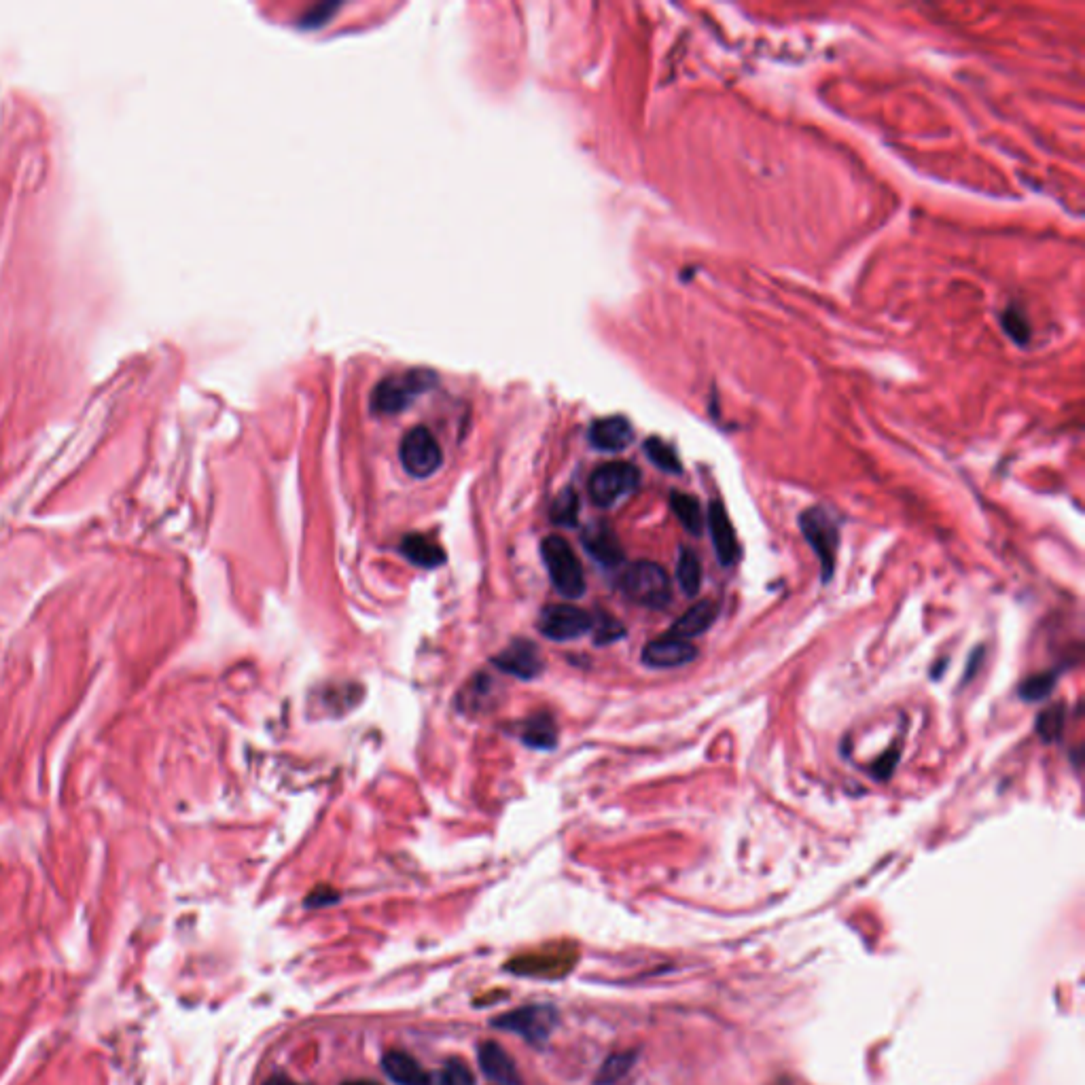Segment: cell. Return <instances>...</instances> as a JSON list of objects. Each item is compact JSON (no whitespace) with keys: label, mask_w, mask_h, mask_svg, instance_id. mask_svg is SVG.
Here are the masks:
<instances>
[{"label":"cell","mask_w":1085,"mask_h":1085,"mask_svg":"<svg viewBox=\"0 0 1085 1085\" xmlns=\"http://www.w3.org/2000/svg\"><path fill=\"white\" fill-rule=\"evenodd\" d=\"M435 382V373L426 369H409L405 373H395L376 384L371 393V412L380 416H395L426 393Z\"/></svg>","instance_id":"1"},{"label":"cell","mask_w":1085,"mask_h":1085,"mask_svg":"<svg viewBox=\"0 0 1085 1085\" xmlns=\"http://www.w3.org/2000/svg\"><path fill=\"white\" fill-rule=\"evenodd\" d=\"M619 588L626 598L647 609H664L672 598L668 573L655 562H634L619 577Z\"/></svg>","instance_id":"2"},{"label":"cell","mask_w":1085,"mask_h":1085,"mask_svg":"<svg viewBox=\"0 0 1085 1085\" xmlns=\"http://www.w3.org/2000/svg\"><path fill=\"white\" fill-rule=\"evenodd\" d=\"M541 556L547 566L551 583L560 596L566 600H577L585 594L583 568L573 551L562 537L551 535L541 543Z\"/></svg>","instance_id":"3"},{"label":"cell","mask_w":1085,"mask_h":1085,"mask_svg":"<svg viewBox=\"0 0 1085 1085\" xmlns=\"http://www.w3.org/2000/svg\"><path fill=\"white\" fill-rule=\"evenodd\" d=\"M799 528H802L804 539L814 549L818 562H821L823 581H829L833 577L835 558H838V547H840L838 524H835V520L825 509L812 507L802 513V518H799Z\"/></svg>","instance_id":"4"},{"label":"cell","mask_w":1085,"mask_h":1085,"mask_svg":"<svg viewBox=\"0 0 1085 1085\" xmlns=\"http://www.w3.org/2000/svg\"><path fill=\"white\" fill-rule=\"evenodd\" d=\"M640 484V471L630 462H607L598 467L588 484L590 498L598 507H613Z\"/></svg>","instance_id":"5"},{"label":"cell","mask_w":1085,"mask_h":1085,"mask_svg":"<svg viewBox=\"0 0 1085 1085\" xmlns=\"http://www.w3.org/2000/svg\"><path fill=\"white\" fill-rule=\"evenodd\" d=\"M399 458L403 469L418 479L435 475L443 465V450L426 426H416L401 439Z\"/></svg>","instance_id":"6"},{"label":"cell","mask_w":1085,"mask_h":1085,"mask_svg":"<svg viewBox=\"0 0 1085 1085\" xmlns=\"http://www.w3.org/2000/svg\"><path fill=\"white\" fill-rule=\"evenodd\" d=\"M537 626L545 638L564 643L588 634L594 628V615L575 604H551L543 609Z\"/></svg>","instance_id":"7"},{"label":"cell","mask_w":1085,"mask_h":1085,"mask_svg":"<svg viewBox=\"0 0 1085 1085\" xmlns=\"http://www.w3.org/2000/svg\"><path fill=\"white\" fill-rule=\"evenodd\" d=\"M558 1024V1011L551 1005H530L505 1013L498 1018L494 1026L511 1030V1033L524 1037L530 1043H543L554 1033Z\"/></svg>","instance_id":"8"},{"label":"cell","mask_w":1085,"mask_h":1085,"mask_svg":"<svg viewBox=\"0 0 1085 1085\" xmlns=\"http://www.w3.org/2000/svg\"><path fill=\"white\" fill-rule=\"evenodd\" d=\"M698 657V649L693 647L689 640L664 636L651 640L643 649V662L649 668L666 670V668H681L691 664Z\"/></svg>","instance_id":"9"},{"label":"cell","mask_w":1085,"mask_h":1085,"mask_svg":"<svg viewBox=\"0 0 1085 1085\" xmlns=\"http://www.w3.org/2000/svg\"><path fill=\"white\" fill-rule=\"evenodd\" d=\"M494 664L503 672L513 674V677L524 679V681L539 677L543 670V660H541L537 645L524 638L513 640L505 651H501V655L494 657Z\"/></svg>","instance_id":"10"},{"label":"cell","mask_w":1085,"mask_h":1085,"mask_svg":"<svg viewBox=\"0 0 1085 1085\" xmlns=\"http://www.w3.org/2000/svg\"><path fill=\"white\" fill-rule=\"evenodd\" d=\"M706 520H708V530H710V541H713L715 545L719 562L727 568L734 566L740 558V543H738L732 522H729L725 507L719 501L710 503Z\"/></svg>","instance_id":"11"},{"label":"cell","mask_w":1085,"mask_h":1085,"mask_svg":"<svg viewBox=\"0 0 1085 1085\" xmlns=\"http://www.w3.org/2000/svg\"><path fill=\"white\" fill-rule=\"evenodd\" d=\"M588 437L592 446L600 452H621L632 443L634 429L624 416H609L596 420L590 426Z\"/></svg>","instance_id":"12"},{"label":"cell","mask_w":1085,"mask_h":1085,"mask_svg":"<svg viewBox=\"0 0 1085 1085\" xmlns=\"http://www.w3.org/2000/svg\"><path fill=\"white\" fill-rule=\"evenodd\" d=\"M583 547L598 564L607 568H615L624 562V547H621L615 530L607 524H594L585 530Z\"/></svg>","instance_id":"13"},{"label":"cell","mask_w":1085,"mask_h":1085,"mask_svg":"<svg viewBox=\"0 0 1085 1085\" xmlns=\"http://www.w3.org/2000/svg\"><path fill=\"white\" fill-rule=\"evenodd\" d=\"M717 615H719V604L713 600H702L698 604H693L687 613H683L677 621H674L668 636L681 638V640L702 636L704 632L713 628Z\"/></svg>","instance_id":"14"},{"label":"cell","mask_w":1085,"mask_h":1085,"mask_svg":"<svg viewBox=\"0 0 1085 1085\" xmlns=\"http://www.w3.org/2000/svg\"><path fill=\"white\" fill-rule=\"evenodd\" d=\"M479 1066L484 1075L498 1085H520L518 1066L498 1043H484L479 1047Z\"/></svg>","instance_id":"15"},{"label":"cell","mask_w":1085,"mask_h":1085,"mask_svg":"<svg viewBox=\"0 0 1085 1085\" xmlns=\"http://www.w3.org/2000/svg\"><path fill=\"white\" fill-rule=\"evenodd\" d=\"M382 1069L388 1079L397 1085H431V1079L422 1066L403 1052H388L382 1058Z\"/></svg>","instance_id":"16"},{"label":"cell","mask_w":1085,"mask_h":1085,"mask_svg":"<svg viewBox=\"0 0 1085 1085\" xmlns=\"http://www.w3.org/2000/svg\"><path fill=\"white\" fill-rule=\"evenodd\" d=\"M401 554L416 566L422 568H437L446 562V554L443 549L426 535H407L401 541Z\"/></svg>","instance_id":"17"},{"label":"cell","mask_w":1085,"mask_h":1085,"mask_svg":"<svg viewBox=\"0 0 1085 1085\" xmlns=\"http://www.w3.org/2000/svg\"><path fill=\"white\" fill-rule=\"evenodd\" d=\"M520 738H522L524 744L532 746V749H541V751L554 749L556 740H558L556 723H554V719H551L549 715L539 713V715L530 717V719H526V721L522 723Z\"/></svg>","instance_id":"18"},{"label":"cell","mask_w":1085,"mask_h":1085,"mask_svg":"<svg viewBox=\"0 0 1085 1085\" xmlns=\"http://www.w3.org/2000/svg\"><path fill=\"white\" fill-rule=\"evenodd\" d=\"M670 507H672L674 515H677L679 522L683 524V528L687 532H691L693 537L702 535L704 515H702V509H700L696 498L689 496V494H683V492H672L670 494Z\"/></svg>","instance_id":"19"},{"label":"cell","mask_w":1085,"mask_h":1085,"mask_svg":"<svg viewBox=\"0 0 1085 1085\" xmlns=\"http://www.w3.org/2000/svg\"><path fill=\"white\" fill-rule=\"evenodd\" d=\"M677 579L681 590L687 596H696L702 585V564L700 558L689 547H683L677 560Z\"/></svg>","instance_id":"20"},{"label":"cell","mask_w":1085,"mask_h":1085,"mask_svg":"<svg viewBox=\"0 0 1085 1085\" xmlns=\"http://www.w3.org/2000/svg\"><path fill=\"white\" fill-rule=\"evenodd\" d=\"M634 1062H636L634 1052H619V1054L609 1056L607 1060H604V1064L600 1066L598 1077H596L594 1083L596 1085H615L617 1081H621L632 1071Z\"/></svg>","instance_id":"21"},{"label":"cell","mask_w":1085,"mask_h":1085,"mask_svg":"<svg viewBox=\"0 0 1085 1085\" xmlns=\"http://www.w3.org/2000/svg\"><path fill=\"white\" fill-rule=\"evenodd\" d=\"M551 522L558 524V526H577V515H579V496L573 488H566L562 490L558 496L554 505H551Z\"/></svg>","instance_id":"22"},{"label":"cell","mask_w":1085,"mask_h":1085,"mask_svg":"<svg viewBox=\"0 0 1085 1085\" xmlns=\"http://www.w3.org/2000/svg\"><path fill=\"white\" fill-rule=\"evenodd\" d=\"M645 452H647L649 460L653 462L657 469H662L666 473H674V475L681 473V460H679L677 452H674L666 441L651 437L645 443Z\"/></svg>","instance_id":"23"},{"label":"cell","mask_w":1085,"mask_h":1085,"mask_svg":"<svg viewBox=\"0 0 1085 1085\" xmlns=\"http://www.w3.org/2000/svg\"><path fill=\"white\" fill-rule=\"evenodd\" d=\"M1054 683H1056V677H1054L1052 672L1037 674V677H1030L1026 683H1022V687H1020V696H1022L1024 700H1028V702L1043 700V698L1049 696V693H1052Z\"/></svg>","instance_id":"24"},{"label":"cell","mask_w":1085,"mask_h":1085,"mask_svg":"<svg viewBox=\"0 0 1085 1085\" xmlns=\"http://www.w3.org/2000/svg\"><path fill=\"white\" fill-rule=\"evenodd\" d=\"M1062 727H1064V708L1054 706L1045 710V713L1039 717L1037 732L1043 740H1056L1062 732Z\"/></svg>","instance_id":"25"},{"label":"cell","mask_w":1085,"mask_h":1085,"mask_svg":"<svg viewBox=\"0 0 1085 1085\" xmlns=\"http://www.w3.org/2000/svg\"><path fill=\"white\" fill-rule=\"evenodd\" d=\"M439 1085H475V1077L465 1062L450 1060L443 1066Z\"/></svg>","instance_id":"26"},{"label":"cell","mask_w":1085,"mask_h":1085,"mask_svg":"<svg viewBox=\"0 0 1085 1085\" xmlns=\"http://www.w3.org/2000/svg\"><path fill=\"white\" fill-rule=\"evenodd\" d=\"M592 630H596V643L598 645H609V643H613V640L624 638V634H626L624 626L617 624L613 617L594 619V628Z\"/></svg>","instance_id":"27"},{"label":"cell","mask_w":1085,"mask_h":1085,"mask_svg":"<svg viewBox=\"0 0 1085 1085\" xmlns=\"http://www.w3.org/2000/svg\"><path fill=\"white\" fill-rule=\"evenodd\" d=\"M1003 325H1005L1007 333H1009V335H1011V337H1013V340H1016V342H1026V340H1028V335H1030V329H1028V325H1026V320L1022 318V314H1020V312H1016V310H1011V312H1007V314L1003 316Z\"/></svg>","instance_id":"28"},{"label":"cell","mask_w":1085,"mask_h":1085,"mask_svg":"<svg viewBox=\"0 0 1085 1085\" xmlns=\"http://www.w3.org/2000/svg\"><path fill=\"white\" fill-rule=\"evenodd\" d=\"M333 901H337V895L333 893V888H325V886H323V888H316V891L308 897L306 905H310V907H312V905H314V907H320V905H329V903H333Z\"/></svg>","instance_id":"29"},{"label":"cell","mask_w":1085,"mask_h":1085,"mask_svg":"<svg viewBox=\"0 0 1085 1085\" xmlns=\"http://www.w3.org/2000/svg\"><path fill=\"white\" fill-rule=\"evenodd\" d=\"M265 1085H295V1083H291L289 1079H284V1077H272Z\"/></svg>","instance_id":"30"},{"label":"cell","mask_w":1085,"mask_h":1085,"mask_svg":"<svg viewBox=\"0 0 1085 1085\" xmlns=\"http://www.w3.org/2000/svg\"><path fill=\"white\" fill-rule=\"evenodd\" d=\"M344 1085H380L378 1081H365V1079H359V1081H348Z\"/></svg>","instance_id":"31"}]
</instances>
